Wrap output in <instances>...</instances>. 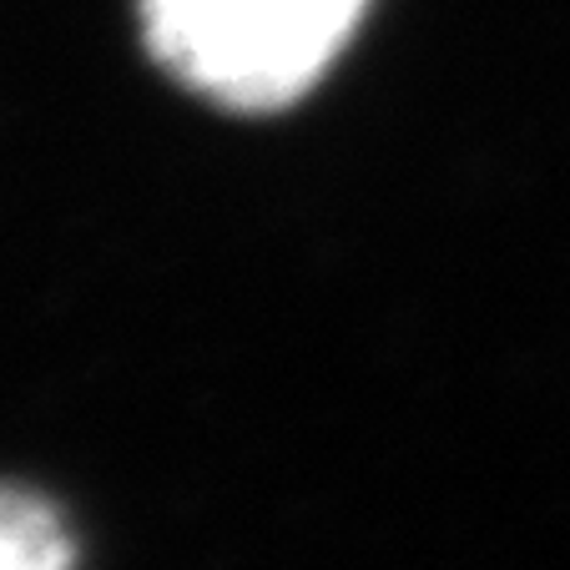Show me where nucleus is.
Returning <instances> with one entry per match:
<instances>
[{
  "mask_svg": "<svg viewBox=\"0 0 570 570\" xmlns=\"http://www.w3.org/2000/svg\"><path fill=\"white\" fill-rule=\"evenodd\" d=\"M368 0H137L147 51L227 111L308 97L364 21Z\"/></svg>",
  "mask_w": 570,
  "mask_h": 570,
  "instance_id": "nucleus-1",
  "label": "nucleus"
},
{
  "mask_svg": "<svg viewBox=\"0 0 570 570\" xmlns=\"http://www.w3.org/2000/svg\"><path fill=\"white\" fill-rule=\"evenodd\" d=\"M76 546L61 515L31 490L0 484V570H71Z\"/></svg>",
  "mask_w": 570,
  "mask_h": 570,
  "instance_id": "nucleus-2",
  "label": "nucleus"
}]
</instances>
